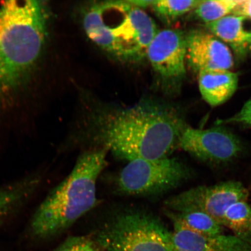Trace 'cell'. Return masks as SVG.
I'll return each mask as SVG.
<instances>
[{"instance_id":"6da1fadb","label":"cell","mask_w":251,"mask_h":251,"mask_svg":"<svg viewBox=\"0 0 251 251\" xmlns=\"http://www.w3.org/2000/svg\"><path fill=\"white\" fill-rule=\"evenodd\" d=\"M88 131L99 148L128 162L169 157L187 125L174 106L155 98L131 105L90 101Z\"/></svg>"},{"instance_id":"7a4b0ae2","label":"cell","mask_w":251,"mask_h":251,"mask_svg":"<svg viewBox=\"0 0 251 251\" xmlns=\"http://www.w3.org/2000/svg\"><path fill=\"white\" fill-rule=\"evenodd\" d=\"M49 21L46 1L12 0L0 7V106L32 74L45 46Z\"/></svg>"},{"instance_id":"3957f363","label":"cell","mask_w":251,"mask_h":251,"mask_svg":"<svg viewBox=\"0 0 251 251\" xmlns=\"http://www.w3.org/2000/svg\"><path fill=\"white\" fill-rule=\"evenodd\" d=\"M80 21L91 42L112 58L127 64L147 59L159 30L153 19L128 1H97L80 8Z\"/></svg>"},{"instance_id":"277c9868","label":"cell","mask_w":251,"mask_h":251,"mask_svg":"<svg viewBox=\"0 0 251 251\" xmlns=\"http://www.w3.org/2000/svg\"><path fill=\"white\" fill-rule=\"evenodd\" d=\"M108 151L99 148L81 153L70 174L56 186L34 212L31 233L40 238L67 230L97 204V181L106 165Z\"/></svg>"},{"instance_id":"5b68a950","label":"cell","mask_w":251,"mask_h":251,"mask_svg":"<svg viewBox=\"0 0 251 251\" xmlns=\"http://www.w3.org/2000/svg\"><path fill=\"white\" fill-rule=\"evenodd\" d=\"M97 241L108 251H176L171 232L163 223L140 212L116 216L100 231Z\"/></svg>"},{"instance_id":"8992f818","label":"cell","mask_w":251,"mask_h":251,"mask_svg":"<svg viewBox=\"0 0 251 251\" xmlns=\"http://www.w3.org/2000/svg\"><path fill=\"white\" fill-rule=\"evenodd\" d=\"M190 175L186 165L176 158L135 159L122 169L117 186L126 195H156L174 189Z\"/></svg>"},{"instance_id":"52a82bcc","label":"cell","mask_w":251,"mask_h":251,"mask_svg":"<svg viewBox=\"0 0 251 251\" xmlns=\"http://www.w3.org/2000/svg\"><path fill=\"white\" fill-rule=\"evenodd\" d=\"M147 59L158 89L166 95L176 93L186 76V34L176 29L159 30L150 43Z\"/></svg>"},{"instance_id":"ba28073f","label":"cell","mask_w":251,"mask_h":251,"mask_svg":"<svg viewBox=\"0 0 251 251\" xmlns=\"http://www.w3.org/2000/svg\"><path fill=\"white\" fill-rule=\"evenodd\" d=\"M249 196V191L241 182L228 181L191 188L171 197L165 205L172 212L205 213L223 227L225 215L230 207L240 201L247 200Z\"/></svg>"},{"instance_id":"9c48e42d","label":"cell","mask_w":251,"mask_h":251,"mask_svg":"<svg viewBox=\"0 0 251 251\" xmlns=\"http://www.w3.org/2000/svg\"><path fill=\"white\" fill-rule=\"evenodd\" d=\"M178 148L201 161L223 164L237 158L243 144L236 135L224 127L202 130L186 125L178 140Z\"/></svg>"},{"instance_id":"30bf717a","label":"cell","mask_w":251,"mask_h":251,"mask_svg":"<svg viewBox=\"0 0 251 251\" xmlns=\"http://www.w3.org/2000/svg\"><path fill=\"white\" fill-rule=\"evenodd\" d=\"M186 63L195 73L229 71L233 67L230 50L213 34L193 30L186 34Z\"/></svg>"},{"instance_id":"8fae6325","label":"cell","mask_w":251,"mask_h":251,"mask_svg":"<svg viewBox=\"0 0 251 251\" xmlns=\"http://www.w3.org/2000/svg\"><path fill=\"white\" fill-rule=\"evenodd\" d=\"M172 240L176 251H251V243L236 236L224 234L210 236L188 228L172 219Z\"/></svg>"},{"instance_id":"7c38bea8","label":"cell","mask_w":251,"mask_h":251,"mask_svg":"<svg viewBox=\"0 0 251 251\" xmlns=\"http://www.w3.org/2000/svg\"><path fill=\"white\" fill-rule=\"evenodd\" d=\"M198 77L201 94L212 106L226 102L237 89L238 75L230 71H203Z\"/></svg>"},{"instance_id":"4fadbf2b","label":"cell","mask_w":251,"mask_h":251,"mask_svg":"<svg viewBox=\"0 0 251 251\" xmlns=\"http://www.w3.org/2000/svg\"><path fill=\"white\" fill-rule=\"evenodd\" d=\"M246 18L228 15L218 21L207 24L213 35L228 44L240 56L246 54L251 46V32L244 26Z\"/></svg>"},{"instance_id":"5bb4252c","label":"cell","mask_w":251,"mask_h":251,"mask_svg":"<svg viewBox=\"0 0 251 251\" xmlns=\"http://www.w3.org/2000/svg\"><path fill=\"white\" fill-rule=\"evenodd\" d=\"M223 227L233 232L235 236L251 243V205L247 200L240 201L226 213Z\"/></svg>"},{"instance_id":"9a60e30c","label":"cell","mask_w":251,"mask_h":251,"mask_svg":"<svg viewBox=\"0 0 251 251\" xmlns=\"http://www.w3.org/2000/svg\"><path fill=\"white\" fill-rule=\"evenodd\" d=\"M169 218L176 220L185 226L196 233L215 236L223 234V227L205 213L191 211L181 212H166Z\"/></svg>"},{"instance_id":"2e32d148","label":"cell","mask_w":251,"mask_h":251,"mask_svg":"<svg viewBox=\"0 0 251 251\" xmlns=\"http://www.w3.org/2000/svg\"><path fill=\"white\" fill-rule=\"evenodd\" d=\"M200 2L199 0H155L150 8L162 23L169 25L195 9Z\"/></svg>"},{"instance_id":"e0dca14e","label":"cell","mask_w":251,"mask_h":251,"mask_svg":"<svg viewBox=\"0 0 251 251\" xmlns=\"http://www.w3.org/2000/svg\"><path fill=\"white\" fill-rule=\"evenodd\" d=\"M238 0L201 1L195 9L197 17L206 24L218 21L233 13Z\"/></svg>"},{"instance_id":"ac0fdd59","label":"cell","mask_w":251,"mask_h":251,"mask_svg":"<svg viewBox=\"0 0 251 251\" xmlns=\"http://www.w3.org/2000/svg\"><path fill=\"white\" fill-rule=\"evenodd\" d=\"M100 244L89 236L69 237L52 251H100Z\"/></svg>"},{"instance_id":"d6986e66","label":"cell","mask_w":251,"mask_h":251,"mask_svg":"<svg viewBox=\"0 0 251 251\" xmlns=\"http://www.w3.org/2000/svg\"><path fill=\"white\" fill-rule=\"evenodd\" d=\"M219 125L228 124H238L251 126V98L247 101L242 109L236 114L228 119L217 121Z\"/></svg>"},{"instance_id":"ffe728a7","label":"cell","mask_w":251,"mask_h":251,"mask_svg":"<svg viewBox=\"0 0 251 251\" xmlns=\"http://www.w3.org/2000/svg\"><path fill=\"white\" fill-rule=\"evenodd\" d=\"M234 15L240 16L251 20V0H238L233 12Z\"/></svg>"},{"instance_id":"44dd1931","label":"cell","mask_w":251,"mask_h":251,"mask_svg":"<svg viewBox=\"0 0 251 251\" xmlns=\"http://www.w3.org/2000/svg\"><path fill=\"white\" fill-rule=\"evenodd\" d=\"M129 1L137 7L143 9L151 7L153 2V1H146V0H131V1L129 0Z\"/></svg>"},{"instance_id":"7402d4cb","label":"cell","mask_w":251,"mask_h":251,"mask_svg":"<svg viewBox=\"0 0 251 251\" xmlns=\"http://www.w3.org/2000/svg\"><path fill=\"white\" fill-rule=\"evenodd\" d=\"M1 206H0V220H1Z\"/></svg>"},{"instance_id":"603a6c76","label":"cell","mask_w":251,"mask_h":251,"mask_svg":"<svg viewBox=\"0 0 251 251\" xmlns=\"http://www.w3.org/2000/svg\"><path fill=\"white\" fill-rule=\"evenodd\" d=\"M250 50H251V48H250Z\"/></svg>"}]
</instances>
